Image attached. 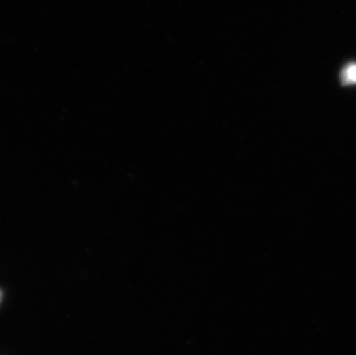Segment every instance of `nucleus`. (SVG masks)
<instances>
[{"label": "nucleus", "instance_id": "1", "mask_svg": "<svg viewBox=\"0 0 356 355\" xmlns=\"http://www.w3.org/2000/svg\"><path fill=\"white\" fill-rule=\"evenodd\" d=\"M341 79L345 84H356V64H350L341 73Z\"/></svg>", "mask_w": 356, "mask_h": 355}]
</instances>
